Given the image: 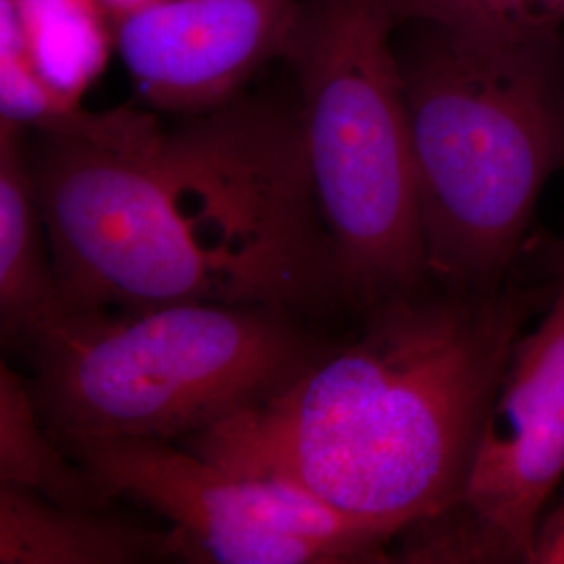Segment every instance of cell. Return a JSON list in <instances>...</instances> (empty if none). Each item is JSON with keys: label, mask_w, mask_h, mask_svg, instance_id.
<instances>
[{"label": "cell", "mask_w": 564, "mask_h": 564, "mask_svg": "<svg viewBox=\"0 0 564 564\" xmlns=\"http://www.w3.org/2000/svg\"><path fill=\"white\" fill-rule=\"evenodd\" d=\"M30 345L42 421L67 447L184 442L262 402L318 354L281 310L209 302L69 307Z\"/></svg>", "instance_id": "obj_4"}, {"label": "cell", "mask_w": 564, "mask_h": 564, "mask_svg": "<svg viewBox=\"0 0 564 564\" xmlns=\"http://www.w3.org/2000/svg\"><path fill=\"white\" fill-rule=\"evenodd\" d=\"M107 498H128L170 523L172 556L218 564L377 561L384 542L300 489L226 468L158 440L69 447Z\"/></svg>", "instance_id": "obj_7"}, {"label": "cell", "mask_w": 564, "mask_h": 564, "mask_svg": "<svg viewBox=\"0 0 564 564\" xmlns=\"http://www.w3.org/2000/svg\"><path fill=\"white\" fill-rule=\"evenodd\" d=\"M30 55L44 84L72 109L99 78L116 30L101 0H15Z\"/></svg>", "instance_id": "obj_12"}, {"label": "cell", "mask_w": 564, "mask_h": 564, "mask_svg": "<svg viewBox=\"0 0 564 564\" xmlns=\"http://www.w3.org/2000/svg\"><path fill=\"white\" fill-rule=\"evenodd\" d=\"M0 485L34 491L53 502L97 508L105 500L84 466L67 460L46 429L32 384L0 364Z\"/></svg>", "instance_id": "obj_11"}, {"label": "cell", "mask_w": 564, "mask_h": 564, "mask_svg": "<svg viewBox=\"0 0 564 564\" xmlns=\"http://www.w3.org/2000/svg\"><path fill=\"white\" fill-rule=\"evenodd\" d=\"M65 310H282L339 289L302 123L232 101L165 130L84 111L32 162Z\"/></svg>", "instance_id": "obj_1"}, {"label": "cell", "mask_w": 564, "mask_h": 564, "mask_svg": "<svg viewBox=\"0 0 564 564\" xmlns=\"http://www.w3.org/2000/svg\"><path fill=\"white\" fill-rule=\"evenodd\" d=\"M303 0H149L116 18V51L151 107L199 116L282 57Z\"/></svg>", "instance_id": "obj_8"}, {"label": "cell", "mask_w": 564, "mask_h": 564, "mask_svg": "<svg viewBox=\"0 0 564 564\" xmlns=\"http://www.w3.org/2000/svg\"><path fill=\"white\" fill-rule=\"evenodd\" d=\"M529 563L564 564V491L556 505L545 508Z\"/></svg>", "instance_id": "obj_15"}, {"label": "cell", "mask_w": 564, "mask_h": 564, "mask_svg": "<svg viewBox=\"0 0 564 564\" xmlns=\"http://www.w3.org/2000/svg\"><path fill=\"white\" fill-rule=\"evenodd\" d=\"M23 132L0 121V323L4 339L30 343L65 303Z\"/></svg>", "instance_id": "obj_9"}, {"label": "cell", "mask_w": 564, "mask_h": 564, "mask_svg": "<svg viewBox=\"0 0 564 564\" xmlns=\"http://www.w3.org/2000/svg\"><path fill=\"white\" fill-rule=\"evenodd\" d=\"M412 25L395 51L429 276L494 289L517 272L545 184L564 165L563 39Z\"/></svg>", "instance_id": "obj_3"}, {"label": "cell", "mask_w": 564, "mask_h": 564, "mask_svg": "<svg viewBox=\"0 0 564 564\" xmlns=\"http://www.w3.org/2000/svg\"><path fill=\"white\" fill-rule=\"evenodd\" d=\"M547 297L512 345L458 502L403 533L410 563H529L564 479V241Z\"/></svg>", "instance_id": "obj_6"}, {"label": "cell", "mask_w": 564, "mask_h": 564, "mask_svg": "<svg viewBox=\"0 0 564 564\" xmlns=\"http://www.w3.org/2000/svg\"><path fill=\"white\" fill-rule=\"evenodd\" d=\"M102 4L107 7V11L111 13V15H121V13H126V11H132V9H137V7H141L144 2H149V0H101Z\"/></svg>", "instance_id": "obj_16"}, {"label": "cell", "mask_w": 564, "mask_h": 564, "mask_svg": "<svg viewBox=\"0 0 564 564\" xmlns=\"http://www.w3.org/2000/svg\"><path fill=\"white\" fill-rule=\"evenodd\" d=\"M400 23L484 39L563 34L564 0H391Z\"/></svg>", "instance_id": "obj_13"}, {"label": "cell", "mask_w": 564, "mask_h": 564, "mask_svg": "<svg viewBox=\"0 0 564 564\" xmlns=\"http://www.w3.org/2000/svg\"><path fill=\"white\" fill-rule=\"evenodd\" d=\"M391 0H303L282 57L339 289L364 305L431 282Z\"/></svg>", "instance_id": "obj_5"}, {"label": "cell", "mask_w": 564, "mask_h": 564, "mask_svg": "<svg viewBox=\"0 0 564 564\" xmlns=\"http://www.w3.org/2000/svg\"><path fill=\"white\" fill-rule=\"evenodd\" d=\"M431 284V282H429ZM429 284L370 305L356 341L316 354L262 402L182 445L300 489L384 544L458 502L512 345L544 286Z\"/></svg>", "instance_id": "obj_2"}, {"label": "cell", "mask_w": 564, "mask_h": 564, "mask_svg": "<svg viewBox=\"0 0 564 564\" xmlns=\"http://www.w3.org/2000/svg\"><path fill=\"white\" fill-rule=\"evenodd\" d=\"M84 111L67 107L44 84L30 55L18 2L0 0V121L44 134L72 126Z\"/></svg>", "instance_id": "obj_14"}, {"label": "cell", "mask_w": 564, "mask_h": 564, "mask_svg": "<svg viewBox=\"0 0 564 564\" xmlns=\"http://www.w3.org/2000/svg\"><path fill=\"white\" fill-rule=\"evenodd\" d=\"M172 556L167 531L0 485V564H130Z\"/></svg>", "instance_id": "obj_10"}]
</instances>
